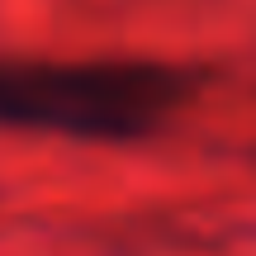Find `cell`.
Listing matches in <instances>:
<instances>
[{
	"label": "cell",
	"mask_w": 256,
	"mask_h": 256,
	"mask_svg": "<svg viewBox=\"0 0 256 256\" xmlns=\"http://www.w3.org/2000/svg\"><path fill=\"white\" fill-rule=\"evenodd\" d=\"M180 66L142 57H0V133L124 147L190 104Z\"/></svg>",
	"instance_id": "obj_1"
}]
</instances>
